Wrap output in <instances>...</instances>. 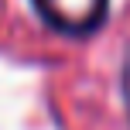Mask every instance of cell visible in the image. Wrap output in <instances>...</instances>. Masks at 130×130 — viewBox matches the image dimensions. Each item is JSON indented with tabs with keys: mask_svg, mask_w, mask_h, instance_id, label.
<instances>
[{
	"mask_svg": "<svg viewBox=\"0 0 130 130\" xmlns=\"http://www.w3.org/2000/svg\"><path fill=\"white\" fill-rule=\"evenodd\" d=\"M38 17L69 38H86L106 21L110 0H31Z\"/></svg>",
	"mask_w": 130,
	"mask_h": 130,
	"instance_id": "obj_1",
	"label": "cell"
},
{
	"mask_svg": "<svg viewBox=\"0 0 130 130\" xmlns=\"http://www.w3.org/2000/svg\"><path fill=\"white\" fill-rule=\"evenodd\" d=\"M120 92H123V106H127V117H130V48H127V58H123V72H120Z\"/></svg>",
	"mask_w": 130,
	"mask_h": 130,
	"instance_id": "obj_2",
	"label": "cell"
}]
</instances>
